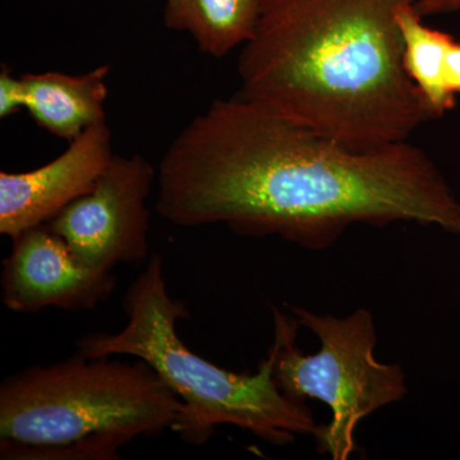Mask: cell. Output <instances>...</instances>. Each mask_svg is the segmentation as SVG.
I'll use <instances>...</instances> for the list:
<instances>
[{"label":"cell","instance_id":"7","mask_svg":"<svg viewBox=\"0 0 460 460\" xmlns=\"http://www.w3.org/2000/svg\"><path fill=\"white\" fill-rule=\"evenodd\" d=\"M3 261L2 301L17 314H35L48 307L93 311L113 293L111 270H99L78 261L68 244L49 226H35L12 239Z\"/></svg>","mask_w":460,"mask_h":460},{"label":"cell","instance_id":"10","mask_svg":"<svg viewBox=\"0 0 460 460\" xmlns=\"http://www.w3.org/2000/svg\"><path fill=\"white\" fill-rule=\"evenodd\" d=\"M265 0H166L164 25L189 32L199 49L223 58L255 36Z\"/></svg>","mask_w":460,"mask_h":460},{"label":"cell","instance_id":"13","mask_svg":"<svg viewBox=\"0 0 460 460\" xmlns=\"http://www.w3.org/2000/svg\"><path fill=\"white\" fill-rule=\"evenodd\" d=\"M447 86L454 98L460 95V41L454 38L447 49Z\"/></svg>","mask_w":460,"mask_h":460},{"label":"cell","instance_id":"11","mask_svg":"<svg viewBox=\"0 0 460 460\" xmlns=\"http://www.w3.org/2000/svg\"><path fill=\"white\" fill-rule=\"evenodd\" d=\"M414 2L405 3L396 12L402 40V66L419 91L429 118L444 117L456 108L447 86V56L453 36L423 22Z\"/></svg>","mask_w":460,"mask_h":460},{"label":"cell","instance_id":"6","mask_svg":"<svg viewBox=\"0 0 460 460\" xmlns=\"http://www.w3.org/2000/svg\"><path fill=\"white\" fill-rule=\"evenodd\" d=\"M157 168L144 156L114 155L91 192L47 224L81 263L111 270L148 256L150 210L146 202Z\"/></svg>","mask_w":460,"mask_h":460},{"label":"cell","instance_id":"1","mask_svg":"<svg viewBox=\"0 0 460 460\" xmlns=\"http://www.w3.org/2000/svg\"><path fill=\"white\" fill-rule=\"evenodd\" d=\"M157 213L326 250L354 224H419L460 235V201L410 141L354 148L233 96L180 132L157 166Z\"/></svg>","mask_w":460,"mask_h":460},{"label":"cell","instance_id":"12","mask_svg":"<svg viewBox=\"0 0 460 460\" xmlns=\"http://www.w3.org/2000/svg\"><path fill=\"white\" fill-rule=\"evenodd\" d=\"M26 93L21 77H14L7 66L0 72V118H8L25 108Z\"/></svg>","mask_w":460,"mask_h":460},{"label":"cell","instance_id":"5","mask_svg":"<svg viewBox=\"0 0 460 460\" xmlns=\"http://www.w3.org/2000/svg\"><path fill=\"white\" fill-rule=\"evenodd\" d=\"M296 319L274 308V378L284 394L298 402L317 399L332 420L317 426V450L334 460L356 452L359 422L402 401L407 376L401 365L377 361L376 326L371 311L345 317L293 307Z\"/></svg>","mask_w":460,"mask_h":460},{"label":"cell","instance_id":"9","mask_svg":"<svg viewBox=\"0 0 460 460\" xmlns=\"http://www.w3.org/2000/svg\"><path fill=\"white\" fill-rule=\"evenodd\" d=\"M109 72L111 66L102 65L83 75H22L25 109L45 131L74 141L90 127L107 122L104 105Z\"/></svg>","mask_w":460,"mask_h":460},{"label":"cell","instance_id":"4","mask_svg":"<svg viewBox=\"0 0 460 460\" xmlns=\"http://www.w3.org/2000/svg\"><path fill=\"white\" fill-rule=\"evenodd\" d=\"M163 257L153 255L124 296L126 326L114 334L95 332L77 343L84 357L133 356L150 365L183 402L172 432L189 445H204L217 426L246 429L266 443L286 447L314 435L317 423L305 402L284 394L274 378V354L255 374L224 370L192 352L178 337L186 305L169 295Z\"/></svg>","mask_w":460,"mask_h":460},{"label":"cell","instance_id":"2","mask_svg":"<svg viewBox=\"0 0 460 460\" xmlns=\"http://www.w3.org/2000/svg\"><path fill=\"white\" fill-rule=\"evenodd\" d=\"M414 0H265L237 98L354 148L410 140L431 118L402 66Z\"/></svg>","mask_w":460,"mask_h":460},{"label":"cell","instance_id":"8","mask_svg":"<svg viewBox=\"0 0 460 460\" xmlns=\"http://www.w3.org/2000/svg\"><path fill=\"white\" fill-rule=\"evenodd\" d=\"M108 123L90 127L48 164L23 172H0V233L14 239L45 226L95 187L113 159Z\"/></svg>","mask_w":460,"mask_h":460},{"label":"cell","instance_id":"14","mask_svg":"<svg viewBox=\"0 0 460 460\" xmlns=\"http://www.w3.org/2000/svg\"><path fill=\"white\" fill-rule=\"evenodd\" d=\"M414 8L423 18L460 13V0H414Z\"/></svg>","mask_w":460,"mask_h":460},{"label":"cell","instance_id":"3","mask_svg":"<svg viewBox=\"0 0 460 460\" xmlns=\"http://www.w3.org/2000/svg\"><path fill=\"white\" fill-rule=\"evenodd\" d=\"M113 356L31 366L0 385V459L117 460L174 428L183 402L146 362Z\"/></svg>","mask_w":460,"mask_h":460}]
</instances>
